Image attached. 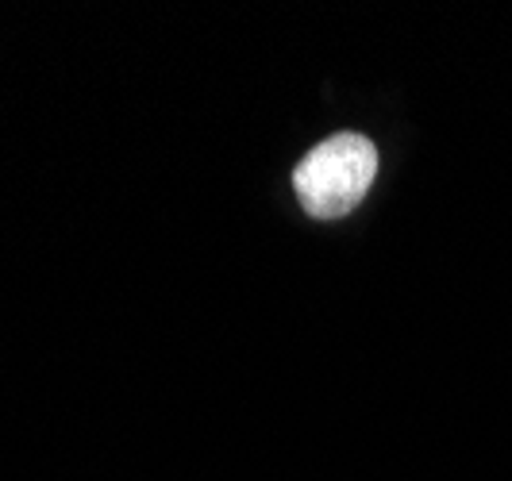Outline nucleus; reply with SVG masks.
Segmentation results:
<instances>
[{
  "mask_svg": "<svg viewBox=\"0 0 512 481\" xmlns=\"http://www.w3.org/2000/svg\"><path fill=\"white\" fill-rule=\"evenodd\" d=\"M374 174H378V147L359 131H339L297 162L293 189L308 216L339 220L359 208L374 185Z\"/></svg>",
  "mask_w": 512,
  "mask_h": 481,
  "instance_id": "f257e3e1",
  "label": "nucleus"
}]
</instances>
